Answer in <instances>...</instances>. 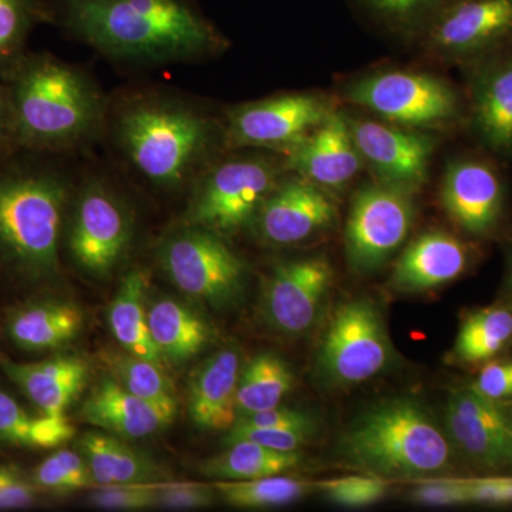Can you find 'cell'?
Segmentation results:
<instances>
[{
  "label": "cell",
  "mask_w": 512,
  "mask_h": 512,
  "mask_svg": "<svg viewBox=\"0 0 512 512\" xmlns=\"http://www.w3.org/2000/svg\"><path fill=\"white\" fill-rule=\"evenodd\" d=\"M62 15L80 40L121 62H185L228 45L190 0H62Z\"/></svg>",
  "instance_id": "1"
},
{
  "label": "cell",
  "mask_w": 512,
  "mask_h": 512,
  "mask_svg": "<svg viewBox=\"0 0 512 512\" xmlns=\"http://www.w3.org/2000/svg\"><path fill=\"white\" fill-rule=\"evenodd\" d=\"M20 150L60 151L92 140L106 100L82 70L49 53H29L3 77Z\"/></svg>",
  "instance_id": "2"
},
{
  "label": "cell",
  "mask_w": 512,
  "mask_h": 512,
  "mask_svg": "<svg viewBox=\"0 0 512 512\" xmlns=\"http://www.w3.org/2000/svg\"><path fill=\"white\" fill-rule=\"evenodd\" d=\"M117 143L128 164L161 188L184 184L210 163L224 127L207 114L167 97H137L117 114Z\"/></svg>",
  "instance_id": "3"
},
{
  "label": "cell",
  "mask_w": 512,
  "mask_h": 512,
  "mask_svg": "<svg viewBox=\"0 0 512 512\" xmlns=\"http://www.w3.org/2000/svg\"><path fill=\"white\" fill-rule=\"evenodd\" d=\"M70 187L43 167L0 164V258L30 279L59 271Z\"/></svg>",
  "instance_id": "4"
},
{
  "label": "cell",
  "mask_w": 512,
  "mask_h": 512,
  "mask_svg": "<svg viewBox=\"0 0 512 512\" xmlns=\"http://www.w3.org/2000/svg\"><path fill=\"white\" fill-rule=\"evenodd\" d=\"M342 453L353 466L380 478L429 477L451 463L448 434L410 399L367 410L343 436Z\"/></svg>",
  "instance_id": "5"
},
{
  "label": "cell",
  "mask_w": 512,
  "mask_h": 512,
  "mask_svg": "<svg viewBox=\"0 0 512 512\" xmlns=\"http://www.w3.org/2000/svg\"><path fill=\"white\" fill-rule=\"evenodd\" d=\"M342 97L377 119L420 131L466 130L467 99L439 74L421 70H373L343 86Z\"/></svg>",
  "instance_id": "6"
},
{
  "label": "cell",
  "mask_w": 512,
  "mask_h": 512,
  "mask_svg": "<svg viewBox=\"0 0 512 512\" xmlns=\"http://www.w3.org/2000/svg\"><path fill=\"white\" fill-rule=\"evenodd\" d=\"M278 177V164L268 157L241 156L212 164L198 184L185 222L220 235L234 234L254 221Z\"/></svg>",
  "instance_id": "7"
},
{
  "label": "cell",
  "mask_w": 512,
  "mask_h": 512,
  "mask_svg": "<svg viewBox=\"0 0 512 512\" xmlns=\"http://www.w3.org/2000/svg\"><path fill=\"white\" fill-rule=\"evenodd\" d=\"M158 258L180 291L211 305L227 306L244 288V262L210 229L187 225L168 235Z\"/></svg>",
  "instance_id": "8"
},
{
  "label": "cell",
  "mask_w": 512,
  "mask_h": 512,
  "mask_svg": "<svg viewBox=\"0 0 512 512\" xmlns=\"http://www.w3.org/2000/svg\"><path fill=\"white\" fill-rule=\"evenodd\" d=\"M501 163L505 161L476 144L446 165L440 184L441 207L470 238H494L503 231L508 188Z\"/></svg>",
  "instance_id": "9"
},
{
  "label": "cell",
  "mask_w": 512,
  "mask_h": 512,
  "mask_svg": "<svg viewBox=\"0 0 512 512\" xmlns=\"http://www.w3.org/2000/svg\"><path fill=\"white\" fill-rule=\"evenodd\" d=\"M392 360V346L375 306L366 299L340 305L323 335L318 372L330 386L365 383Z\"/></svg>",
  "instance_id": "10"
},
{
  "label": "cell",
  "mask_w": 512,
  "mask_h": 512,
  "mask_svg": "<svg viewBox=\"0 0 512 512\" xmlns=\"http://www.w3.org/2000/svg\"><path fill=\"white\" fill-rule=\"evenodd\" d=\"M335 111L328 99L313 93H284L238 104L225 114V146L286 154Z\"/></svg>",
  "instance_id": "11"
},
{
  "label": "cell",
  "mask_w": 512,
  "mask_h": 512,
  "mask_svg": "<svg viewBox=\"0 0 512 512\" xmlns=\"http://www.w3.org/2000/svg\"><path fill=\"white\" fill-rule=\"evenodd\" d=\"M412 192L382 181L360 188L346 222V255L350 268L370 274L386 264L412 231Z\"/></svg>",
  "instance_id": "12"
},
{
  "label": "cell",
  "mask_w": 512,
  "mask_h": 512,
  "mask_svg": "<svg viewBox=\"0 0 512 512\" xmlns=\"http://www.w3.org/2000/svg\"><path fill=\"white\" fill-rule=\"evenodd\" d=\"M134 235V220L126 202L101 181L83 185L72 204L67 245L84 271L110 274L123 261Z\"/></svg>",
  "instance_id": "13"
},
{
  "label": "cell",
  "mask_w": 512,
  "mask_h": 512,
  "mask_svg": "<svg viewBox=\"0 0 512 512\" xmlns=\"http://www.w3.org/2000/svg\"><path fill=\"white\" fill-rule=\"evenodd\" d=\"M441 63L466 64L512 40V0H451L417 33Z\"/></svg>",
  "instance_id": "14"
},
{
  "label": "cell",
  "mask_w": 512,
  "mask_h": 512,
  "mask_svg": "<svg viewBox=\"0 0 512 512\" xmlns=\"http://www.w3.org/2000/svg\"><path fill=\"white\" fill-rule=\"evenodd\" d=\"M461 69L466 76V130L478 147L512 161V40Z\"/></svg>",
  "instance_id": "15"
},
{
  "label": "cell",
  "mask_w": 512,
  "mask_h": 512,
  "mask_svg": "<svg viewBox=\"0 0 512 512\" xmlns=\"http://www.w3.org/2000/svg\"><path fill=\"white\" fill-rule=\"evenodd\" d=\"M353 140L377 181L413 192L426 183L434 138L427 131L399 126L377 117L346 114Z\"/></svg>",
  "instance_id": "16"
},
{
  "label": "cell",
  "mask_w": 512,
  "mask_h": 512,
  "mask_svg": "<svg viewBox=\"0 0 512 512\" xmlns=\"http://www.w3.org/2000/svg\"><path fill=\"white\" fill-rule=\"evenodd\" d=\"M335 220L329 192L296 175L284 183L278 181L252 222L265 242L288 247L322 234Z\"/></svg>",
  "instance_id": "17"
},
{
  "label": "cell",
  "mask_w": 512,
  "mask_h": 512,
  "mask_svg": "<svg viewBox=\"0 0 512 512\" xmlns=\"http://www.w3.org/2000/svg\"><path fill=\"white\" fill-rule=\"evenodd\" d=\"M332 282V265L323 258L295 259L276 266L264 296L269 325L286 335L308 332L318 319Z\"/></svg>",
  "instance_id": "18"
},
{
  "label": "cell",
  "mask_w": 512,
  "mask_h": 512,
  "mask_svg": "<svg viewBox=\"0 0 512 512\" xmlns=\"http://www.w3.org/2000/svg\"><path fill=\"white\" fill-rule=\"evenodd\" d=\"M448 439L477 466L501 470L512 467V419L498 403L473 389L458 390L448 399Z\"/></svg>",
  "instance_id": "19"
},
{
  "label": "cell",
  "mask_w": 512,
  "mask_h": 512,
  "mask_svg": "<svg viewBox=\"0 0 512 512\" xmlns=\"http://www.w3.org/2000/svg\"><path fill=\"white\" fill-rule=\"evenodd\" d=\"M286 167L325 191L348 187L362 170L346 114L335 111L286 153Z\"/></svg>",
  "instance_id": "20"
},
{
  "label": "cell",
  "mask_w": 512,
  "mask_h": 512,
  "mask_svg": "<svg viewBox=\"0 0 512 512\" xmlns=\"http://www.w3.org/2000/svg\"><path fill=\"white\" fill-rule=\"evenodd\" d=\"M473 249L464 239L431 229L414 239L396 266L392 282L400 291L420 292L439 288L467 271Z\"/></svg>",
  "instance_id": "21"
},
{
  "label": "cell",
  "mask_w": 512,
  "mask_h": 512,
  "mask_svg": "<svg viewBox=\"0 0 512 512\" xmlns=\"http://www.w3.org/2000/svg\"><path fill=\"white\" fill-rule=\"evenodd\" d=\"M5 375L37 409L52 417L64 413L89 382V366L76 356H57L37 363L2 362Z\"/></svg>",
  "instance_id": "22"
},
{
  "label": "cell",
  "mask_w": 512,
  "mask_h": 512,
  "mask_svg": "<svg viewBox=\"0 0 512 512\" xmlns=\"http://www.w3.org/2000/svg\"><path fill=\"white\" fill-rule=\"evenodd\" d=\"M241 359L224 349L210 357L191 380L188 412L202 430H228L238 419L237 392Z\"/></svg>",
  "instance_id": "23"
},
{
  "label": "cell",
  "mask_w": 512,
  "mask_h": 512,
  "mask_svg": "<svg viewBox=\"0 0 512 512\" xmlns=\"http://www.w3.org/2000/svg\"><path fill=\"white\" fill-rule=\"evenodd\" d=\"M80 414L86 423L121 439H143L171 424L157 407L128 392L116 379L103 380Z\"/></svg>",
  "instance_id": "24"
},
{
  "label": "cell",
  "mask_w": 512,
  "mask_h": 512,
  "mask_svg": "<svg viewBox=\"0 0 512 512\" xmlns=\"http://www.w3.org/2000/svg\"><path fill=\"white\" fill-rule=\"evenodd\" d=\"M83 326V313L69 302H37L10 316V339L20 349L43 352L66 345Z\"/></svg>",
  "instance_id": "25"
},
{
  "label": "cell",
  "mask_w": 512,
  "mask_h": 512,
  "mask_svg": "<svg viewBox=\"0 0 512 512\" xmlns=\"http://www.w3.org/2000/svg\"><path fill=\"white\" fill-rule=\"evenodd\" d=\"M80 451L97 485L156 483L164 477L153 460L113 434H84Z\"/></svg>",
  "instance_id": "26"
},
{
  "label": "cell",
  "mask_w": 512,
  "mask_h": 512,
  "mask_svg": "<svg viewBox=\"0 0 512 512\" xmlns=\"http://www.w3.org/2000/svg\"><path fill=\"white\" fill-rule=\"evenodd\" d=\"M146 288L143 272H130L111 302L109 325L114 338L130 355L163 366L165 357L153 342L148 328Z\"/></svg>",
  "instance_id": "27"
},
{
  "label": "cell",
  "mask_w": 512,
  "mask_h": 512,
  "mask_svg": "<svg viewBox=\"0 0 512 512\" xmlns=\"http://www.w3.org/2000/svg\"><path fill=\"white\" fill-rule=\"evenodd\" d=\"M148 328L165 360L185 362L198 355L210 340L207 323L174 299L164 298L147 309Z\"/></svg>",
  "instance_id": "28"
},
{
  "label": "cell",
  "mask_w": 512,
  "mask_h": 512,
  "mask_svg": "<svg viewBox=\"0 0 512 512\" xmlns=\"http://www.w3.org/2000/svg\"><path fill=\"white\" fill-rule=\"evenodd\" d=\"M301 463L298 451L284 453L272 450L254 441H237L221 456L205 461L202 474L220 480H255V478L276 476L292 470Z\"/></svg>",
  "instance_id": "29"
},
{
  "label": "cell",
  "mask_w": 512,
  "mask_h": 512,
  "mask_svg": "<svg viewBox=\"0 0 512 512\" xmlns=\"http://www.w3.org/2000/svg\"><path fill=\"white\" fill-rule=\"evenodd\" d=\"M512 340V311L491 306L470 313L458 330L454 357L466 365L488 362Z\"/></svg>",
  "instance_id": "30"
},
{
  "label": "cell",
  "mask_w": 512,
  "mask_h": 512,
  "mask_svg": "<svg viewBox=\"0 0 512 512\" xmlns=\"http://www.w3.org/2000/svg\"><path fill=\"white\" fill-rule=\"evenodd\" d=\"M292 386L293 375L284 360L271 353L254 357L239 376L238 417L281 406Z\"/></svg>",
  "instance_id": "31"
},
{
  "label": "cell",
  "mask_w": 512,
  "mask_h": 512,
  "mask_svg": "<svg viewBox=\"0 0 512 512\" xmlns=\"http://www.w3.org/2000/svg\"><path fill=\"white\" fill-rule=\"evenodd\" d=\"M76 429L66 417L29 413L5 390L0 389V440L15 446L56 448L73 439Z\"/></svg>",
  "instance_id": "32"
},
{
  "label": "cell",
  "mask_w": 512,
  "mask_h": 512,
  "mask_svg": "<svg viewBox=\"0 0 512 512\" xmlns=\"http://www.w3.org/2000/svg\"><path fill=\"white\" fill-rule=\"evenodd\" d=\"M109 362L114 379L124 389L153 404L168 419L174 420L177 413V399H175L173 384L164 375L160 365L130 353L127 356H110Z\"/></svg>",
  "instance_id": "33"
},
{
  "label": "cell",
  "mask_w": 512,
  "mask_h": 512,
  "mask_svg": "<svg viewBox=\"0 0 512 512\" xmlns=\"http://www.w3.org/2000/svg\"><path fill=\"white\" fill-rule=\"evenodd\" d=\"M50 15L42 0H0V79L25 55L30 33Z\"/></svg>",
  "instance_id": "34"
},
{
  "label": "cell",
  "mask_w": 512,
  "mask_h": 512,
  "mask_svg": "<svg viewBox=\"0 0 512 512\" xmlns=\"http://www.w3.org/2000/svg\"><path fill=\"white\" fill-rule=\"evenodd\" d=\"M229 505L238 508L279 507L308 493L311 484L298 478L276 476L255 480H222L214 485Z\"/></svg>",
  "instance_id": "35"
},
{
  "label": "cell",
  "mask_w": 512,
  "mask_h": 512,
  "mask_svg": "<svg viewBox=\"0 0 512 512\" xmlns=\"http://www.w3.org/2000/svg\"><path fill=\"white\" fill-rule=\"evenodd\" d=\"M359 8L384 28L417 36L451 0H355Z\"/></svg>",
  "instance_id": "36"
},
{
  "label": "cell",
  "mask_w": 512,
  "mask_h": 512,
  "mask_svg": "<svg viewBox=\"0 0 512 512\" xmlns=\"http://www.w3.org/2000/svg\"><path fill=\"white\" fill-rule=\"evenodd\" d=\"M32 480L40 490L59 494L96 484L84 457L72 450H59L47 457L36 467Z\"/></svg>",
  "instance_id": "37"
},
{
  "label": "cell",
  "mask_w": 512,
  "mask_h": 512,
  "mask_svg": "<svg viewBox=\"0 0 512 512\" xmlns=\"http://www.w3.org/2000/svg\"><path fill=\"white\" fill-rule=\"evenodd\" d=\"M160 483L99 485L90 494L93 505L106 510L136 511L158 505Z\"/></svg>",
  "instance_id": "38"
},
{
  "label": "cell",
  "mask_w": 512,
  "mask_h": 512,
  "mask_svg": "<svg viewBox=\"0 0 512 512\" xmlns=\"http://www.w3.org/2000/svg\"><path fill=\"white\" fill-rule=\"evenodd\" d=\"M318 487L330 501L345 507L375 504L382 500L387 491L384 478L376 476L338 478L320 483Z\"/></svg>",
  "instance_id": "39"
},
{
  "label": "cell",
  "mask_w": 512,
  "mask_h": 512,
  "mask_svg": "<svg viewBox=\"0 0 512 512\" xmlns=\"http://www.w3.org/2000/svg\"><path fill=\"white\" fill-rule=\"evenodd\" d=\"M313 430L305 429H239L231 427L225 443L234 444L237 441H254L272 450L284 451V453H295L309 439Z\"/></svg>",
  "instance_id": "40"
},
{
  "label": "cell",
  "mask_w": 512,
  "mask_h": 512,
  "mask_svg": "<svg viewBox=\"0 0 512 512\" xmlns=\"http://www.w3.org/2000/svg\"><path fill=\"white\" fill-rule=\"evenodd\" d=\"M239 429H305L313 430L312 417L301 410L288 409V407H274L252 414L239 416L234 426Z\"/></svg>",
  "instance_id": "41"
},
{
  "label": "cell",
  "mask_w": 512,
  "mask_h": 512,
  "mask_svg": "<svg viewBox=\"0 0 512 512\" xmlns=\"http://www.w3.org/2000/svg\"><path fill=\"white\" fill-rule=\"evenodd\" d=\"M40 488L15 467H0V510H20L33 505Z\"/></svg>",
  "instance_id": "42"
},
{
  "label": "cell",
  "mask_w": 512,
  "mask_h": 512,
  "mask_svg": "<svg viewBox=\"0 0 512 512\" xmlns=\"http://www.w3.org/2000/svg\"><path fill=\"white\" fill-rule=\"evenodd\" d=\"M215 488L198 483H163L158 505L168 508H204L214 503Z\"/></svg>",
  "instance_id": "43"
},
{
  "label": "cell",
  "mask_w": 512,
  "mask_h": 512,
  "mask_svg": "<svg viewBox=\"0 0 512 512\" xmlns=\"http://www.w3.org/2000/svg\"><path fill=\"white\" fill-rule=\"evenodd\" d=\"M471 389L491 402L512 399V360L488 362L478 373Z\"/></svg>",
  "instance_id": "44"
},
{
  "label": "cell",
  "mask_w": 512,
  "mask_h": 512,
  "mask_svg": "<svg viewBox=\"0 0 512 512\" xmlns=\"http://www.w3.org/2000/svg\"><path fill=\"white\" fill-rule=\"evenodd\" d=\"M413 500L433 507H450L470 503L466 480H433L413 491Z\"/></svg>",
  "instance_id": "45"
},
{
  "label": "cell",
  "mask_w": 512,
  "mask_h": 512,
  "mask_svg": "<svg viewBox=\"0 0 512 512\" xmlns=\"http://www.w3.org/2000/svg\"><path fill=\"white\" fill-rule=\"evenodd\" d=\"M470 503L512 504V477H487L466 480Z\"/></svg>",
  "instance_id": "46"
},
{
  "label": "cell",
  "mask_w": 512,
  "mask_h": 512,
  "mask_svg": "<svg viewBox=\"0 0 512 512\" xmlns=\"http://www.w3.org/2000/svg\"><path fill=\"white\" fill-rule=\"evenodd\" d=\"M19 150L8 89L0 80V164L9 161Z\"/></svg>",
  "instance_id": "47"
},
{
  "label": "cell",
  "mask_w": 512,
  "mask_h": 512,
  "mask_svg": "<svg viewBox=\"0 0 512 512\" xmlns=\"http://www.w3.org/2000/svg\"><path fill=\"white\" fill-rule=\"evenodd\" d=\"M510 285L512 288V259H511V269H510Z\"/></svg>",
  "instance_id": "48"
},
{
  "label": "cell",
  "mask_w": 512,
  "mask_h": 512,
  "mask_svg": "<svg viewBox=\"0 0 512 512\" xmlns=\"http://www.w3.org/2000/svg\"><path fill=\"white\" fill-rule=\"evenodd\" d=\"M511 419H512V416H511Z\"/></svg>",
  "instance_id": "49"
}]
</instances>
